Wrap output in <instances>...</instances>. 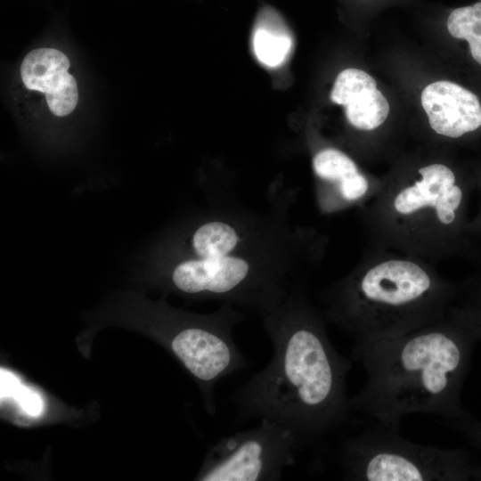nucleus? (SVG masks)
Here are the masks:
<instances>
[{
  "mask_svg": "<svg viewBox=\"0 0 481 481\" xmlns=\"http://www.w3.org/2000/svg\"><path fill=\"white\" fill-rule=\"evenodd\" d=\"M324 320L303 300L269 313L272 359L233 396L240 420H274L293 432L300 449L321 450L352 412L346 383L352 362L332 346Z\"/></svg>",
  "mask_w": 481,
  "mask_h": 481,
  "instance_id": "obj_1",
  "label": "nucleus"
},
{
  "mask_svg": "<svg viewBox=\"0 0 481 481\" xmlns=\"http://www.w3.org/2000/svg\"><path fill=\"white\" fill-rule=\"evenodd\" d=\"M383 185L362 211L368 247L435 263L481 265V238L468 230L473 169L443 154L408 155L382 176Z\"/></svg>",
  "mask_w": 481,
  "mask_h": 481,
  "instance_id": "obj_2",
  "label": "nucleus"
},
{
  "mask_svg": "<svg viewBox=\"0 0 481 481\" xmlns=\"http://www.w3.org/2000/svg\"><path fill=\"white\" fill-rule=\"evenodd\" d=\"M478 330L453 305L436 322L399 337L355 344L352 358L364 367L367 380L349 399L352 411L397 427L412 413L458 417L468 342Z\"/></svg>",
  "mask_w": 481,
  "mask_h": 481,
  "instance_id": "obj_3",
  "label": "nucleus"
},
{
  "mask_svg": "<svg viewBox=\"0 0 481 481\" xmlns=\"http://www.w3.org/2000/svg\"><path fill=\"white\" fill-rule=\"evenodd\" d=\"M458 290L432 262L368 247L356 267L328 291L323 317L355 344L391 338L444 318Z\"/></svg>",
  "mask_w": 481,
  "mask_h": 481,
  "instance_id": "obj_4",
  "label": "nucleus"
},
{
  "mask_svg": "<svg viewBox=\"0 0 481 481\" xmlns=\"http://www.w3.org/2000/svg\"><path fill=\"white\" fill-rule=\"evenodd\" d=\"M338 462L345 479L356 481H449L466 473L463 454L414 444L379 420L341 443Z\"/></svg>",
  "mask_w": 481,
  "mask_h": 481,
  "instance_id": "obj_5",
  "label": "nucleus"
},
{
  "mask_svg": "<svg viewBox=\"0 0 481 481\" xmlns=\"http://www.w3.org/2000/svg\"><path fill=\"white\" fill-rule=\"evenodd\" d=\"M300 449L291 430L260 419L255 428L222 437L209 450L198 477L202 481H273L295 463Z\"/></svg>",
  "mask_w": 481,
  "mask_h": 481,
  "instance_id": "obj_6",
  "label": "nucleus"
},
{
  "mask_svg": "<svg viewBox=\"0 0 481 481\" xmlns=\"http://www.w3.org/2000/svg\"><path fill=\"white\" fill-rule=\"evenodd\" d=\"M319 183L321 207L327 212L349 207H364L380 191L383 178L365 172L343 151L324 146L312 159Z\"/></svg>",
  "mask_w": 481,
  "mask_h": 481,
  "instance_id": "obj_7",
  "label": "nucleus"
},
{
  "mask_svg": "<svg viewBox=\"0 0 481 481\" xmlns=\"http://www.w3.org/2000/svg\"><path fill=\"white\" fill-rule=\"evenodd\" d=\"M330 99L344 108L349 126L366 138L363 149L368 155L373 154L380 147L379 135L390 111L388 101L373 77L356 68L343 69L335 78Z\"/></svg>",
  "mask_w": 481,
  "mask_h": 481,
  "instance_id": "obj_8",
  "label": "nucleus"
},
{
  "mask_svg": "<svg viewBox=\"0 0 481 481\" xmlns=\"http://www.w3.org/2000/svg\"><path fill=\"white\" fill-rule=\"evenodd\" d=\"M430 135L444 142L466 140L481 131V102L468 88L449 80L427 85L420 94Z\"/></svg>",
  "mask_w": 481,
  "mask_h": 481,
  "instance_id": "obj_9",
  "label": "nucleus"
},
{
  "mask_svg": "<svg viewBox=\"0 0 481 481\" xmlns=\"http://www.w3.org/2000/svg\"><path fill=\"white\" fill-rule=\"evenodd\" d=\"M69 69V59L63 52L39 47L24 56L20 77L26 89L43 95L51 114L63 118L71 114L79 102L78 85Z\"/></svg>",
  "mask_w": 481,
  "mask_h": 481,
  "instance_id": "obj_10",
  "label": "nucleus"
},
{
  "mask_svg": "<svg viewBox=\"0 0 481 481\" xmlns=\"http://www.w3.org/2000/svg\"><path fill=\"white\" fill-rule=\"evenodd\" d=\"M252 46L257 60L265 67L278 68L288 60L293 37L282 17L273 8L265 6L258 12Z\"/></svg>",
  "mask_w": 481,
  "mask_h": 481,
  "instance_id": "obj_11",
  "label": "nucleus"
},
{
  "mask_svg": "<svg viewBox=\"0 0 481 481\" xmlns=\"http://www.w3.org/2000/svg\"><path fill=\"white\" fill-rule=\"evenodd\" d=\"M445 27L451 37L468 44L471 58L481 67V0L451 9Z\"/></svg>",
  "mask_w": 481,
  "mask_h": 481,
  "instance_id": "obj_12",
  "label": "nucleus"
},
{
  "mask_svg": "<svg viewBox=\"0 0 481 481\" xmlns=\"http://www.w3.org/2000/svg\"><path fill=\"white\" fill-rule=\"evenodd\" d=\"M239 241L234 227L221 221L200 225L192 236V247L199 257L232 255Z\"/></svg>",
  "mask_w": 481,
  "mask_h": 481,
  "instance_id": "obj_13",
  "label": "nucleus"
},
{
  "mask_svg": "<svg viewBox=\"0 0 481 481\" xmlns=\"http://www.w3.org/2000/svg\"><path fill=\"white\" fill-rule=\"evenodd\" d=\"M458 294L465 295L466 298L456 300L454 305L459 307L480 330L481 327V274L466 280L458 284Z\"/></svg>",
  "mask_w": 481,
  "mask_h": 481,
  "instance_id": "obj_14",
  "label": "nucleus"
},
{
  "mask_svg": "<svg viewBox=\"0 0 481 481\" xmlns=\"http://www.w3.org/2000/svg\"><path fill=\"white\" fill-rule=\"evenodd\" d=\"M19 404L28 414L37 416L40 414L43 404L39 395L31 389L19 386Z\"/></svg>",
  "mask_w": 481,
  "mask_h": 481,
  "instance_id": "obj_15",
  "label": "nucleus"
},
{
  "mask_svg": "<svg viewBox=\"0 0 481 481\" xmlns=\"http://www.w3.org/2000/svg\"><path fill=\"white\" fill-rule=\"evenodd\" d=\"M472 169L475 178L476 190L479 194V207L475 216L469 219L468 230L471 234L481 238V164L474 167Z\"/></svg>",
  "mask_w": 481,
  "mask_h": 481,
  "instance_id": "obj_16",
  "label": "nucleus"
},
{
  "mask_svg": "<svg viewBox=\"0 0 481 481\" xmlns=\"http://www.w3.org/2000/svg\"><path fill=\"white\" fill-rule=\"evenodd\" d=\"M355 7L371 12L379 7L404 0H349ZM406 1V0H405Z\"/></svg>",
  "mask_w": 481,
  "mask_h": 481,
  "instance_id": "obj_17",
  "label": "nucleus"
}]
</instances>
